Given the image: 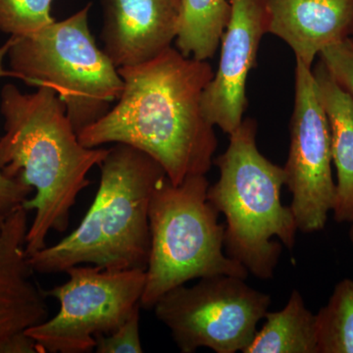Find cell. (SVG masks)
Segmentation results:
<instances>
[{"mask_svg":"<svg viewBox=\"0 0 353 353\" xmlns=\"http://www.w3.org/2000/svg\"><path fill=\"white\" fill-rule=\"evenodd\" d=\"M90 8L30 36L10 37L7 53L14 78L57 92L78 134L110 110L124 85L90 32Z\"/></svg>","mask_w":353,"mask_h":353,"instance_id":"obj_6","label":"cell"},{"mask_svg":"<svg viewBox=\"0 0 353 353\" xmlns=\"http://www.w3.org/2000/svg\"><path fill=\"white\" fill-rule=\"evenodd\" d=\"M11 39H9L0 46V78L14 77L12 72L4 67ZM32 192L34 189L31 185L17 179L8 178L0 171V230L4 220L23 205Z\"/></svg>","mask_w":353,"mask_h":353,"instance_id":"obj_19","label":"cell"},{"mask_svg":"<svg viewBox=\"0 0 353 353\" xmlns=\"http://www.w3.org/2000/svg\"><path fill=\"white\" fill-rule=\"evenodd\" d=\"M0 171L31 185L36 194L23 206L34 210L28 230V256L46 246L50 231H66L77 199L90 185L88 173L108 157V148H85L54 90L39 87L25 94L12 83L1 90Z\"/></svg>","mask_w":353,"mask_h":353,"instance_id":"obj_2","label":"cell"},{"mask_svg":"<svg viewBox=\"0 0 353 353\" xmlns=\"http://www.w3.org/2000/svg\"><path fill=\"white\" fill-rule=\"evenodd\" d=\"M28 212L20 206L0 230V353H43L27 334L50 317L48 296L32 279L26 252Z\"/></svg>","mask_w":353,"mask_h":353,"instance_id":"obj_11","label":"cell"},{"mask_svg":"<svg viewBox=\"0 0 353 353\" xmlns=\"http://www.w3.org/2000/svg\"><path fill=\"white\" fill-rule=\"evenodd\" d=\"M319 59L334 80L353 99V39H343L322 50Z\"/></svg>","mask_w":353,"mask_h":353,"instance_id":"obj_21","label":"cell"},{"mask_svg":"<svg viewBox=\"0 0 353 353\" xmlns=\"http://www.w3.org/2000/svg\"><path fill=\"white\" fill-rule=\"evenodd\" d=\"M318 353H353V280L334 288L328 303L316 314Z\"/></svg>","mask_w":353,"mask_h":353,"instance_id":"obj_17","label":"cell"},{"mask_svg":"<svg viewBox=\"0 0 353 353\" xmlns=\"http://www.w3.org/2000/svg\"><path fill=\"white\" fill-rule=\"evenodd\" d=\"M331 132L318 95L312 69L296 60L294 108L290 125V150L284 167L292 196L297 229L322 231L336 201L332 174Z\"/></svg>","mask_w":353,"mask_h":353,"instance_id":"obj_9","label":"cell"},{"mask_svg":"<svg viewBox=\"0 0 353 353\" xmlns=\"http://www.w3.org/2000/svg\"><path fill=\"white\" fill-rule=\"evenodd\" d=\"M229 3L231 13L221 38L219 65L201 99L206 120L228 134L243 122L248 106L246 81L256 64L261 39L268 34L264 0Z\"/></svg>","mask_w":353,"mask_h":353,"instance_id":"obj_10","label":"cell"},{"mask_svg":"<svg viewBox=\"0 0 353 353\" xmlns=\"http://www.w3.org/2000/svg\"><path fill=\"white\" fill-rule=\"evenodd\" d=\"M205 175L174 185L165 176L150 204V252L141 308L152 310L167 292L194 279L248 278L243 265L225 252V224L208 201Z\"/></svg>","mask_w":353,"mask_h":353,"instance_id":"obj_5","label":"cell"},{"mask_svg":"<svg viewBox=\"0 0 353 353\" xmlns=\"http://www.w3.org/2000/svg\"><path fill=\"white\" fill-rule=\"evenodd\" d=\"M255 120H243L230 134L226 152L214 160L219 180L209 185L208 201L225 216V252L255 277L268 280L283 245L296 243V218L283 205L284 168L274 164L256 145Z\"/></svg>","mask_w":353,"mask_h":353,"instance_id":"obj_4","label":"cell"},{"mask_svg":"<svg viewBox=\"0 0 353 353\" xmlns=\"http://www.w3.org/2000/svg\"><path fill=\"white\" fill-rule=\"evenodd\" d=\"M65 273L66 283L46 290L59 303L57 314L27 331L43 353L92 352L97 336L112 333L141 307L145 270L77 265Z\"/></svg>","mask_w":353,"mask_h":353,"instance_id":"obj_8","label":"cell"},{"mask_svg":"<svg viewBox=\"0 0 353 353\" xmlns=\"http://www.w3.org/2000/svg\"><path fill=\"white\" fill-rule=\"evenodd\" d=\"M99 168V190L82 222L57 245L29 256L32 270L65 273L85 263L106 270L146 271L150 201L166 173L150 155L124 143H114Z\"/></svg>","mask_w":353,"mask_h":353,"instance_id":"obj_3","label":"cell"},{"mask_svg":"<svg viewBox=\"0 0 353 353\" xmlns=\"http://www.w3.org/2000/svg\"><path fill=\"white\" fill-rule=\"evenodd\" d=\"M319 95L331 132L332 160L336 170V222L353 223V99L334 80L321 60L312 67Z\"/></svg>","mask_w":353,"mask_h":353,"instance_id":"obj_14","label":"cell"},{"mask_svg":"<svg viewBox=\"0 0 353 353\" xmlns=\"http://www.w3.org/2000/svg\"><path fill=\"white\" fill-rule=\"evenodd\" d=\"M53 0H0V32L25 37L54 22L50 9Z\"/></svg>","mask_w":353,"mask_h":353,"instance_id":"obj_18","label":"cell"},{"mask_svg":"<svg viewBox=\"0 0 353 353\" xmlns=\"http://www.w3.org/2000/svg\"><path fill=\"white\" fill-rule=\"evenodd\" d=\"M267 32L285 41L312 69L330 46L353 34V0H264Z\"/></svg>","mask_w":353,"mask_h":353,"instance_id":"obj_13","label":"cell"},{"mask_svg":"<svg viewBox=\"0 0 353 353\" xmlns=\"http://www.w3.org/2000/svg\"><path fill=\"white\" fill-rule=\"evenodd\" d=\"M270 304V296L253 289L245 279L217 275L199 279L192 287L171 290L152 310L170 330L181 352L206 347L236 353L252 343Z\"/></svg>","mask_w":353,"mask_h":353,"instance_id":"obj_7","label":"cell"},{"mask_svg":"<svg viewBox=\"0 0 353 353\" xmlns=\"http://www.w3.org/2000/svg\"><path fill=\"white\" fill-rule=\"evenodd\" d=\"M264 318L263 327L243 353H318L316 315L299 290H292L284 308L268 311Z\"/></svg>","mask_w":353,"mask_h":353,"instance_id":"obj_15","label":"cell"},{"mask_svg":"<svg viewBox=\"0 0 353 353\" xmlns=\"http://www.w3.org/2000/svg\"><path fill=\"white\" fill-rule=\"evenodd\" d=\"M176 15V50L201 61L214 57L229 21V0H172Z\"/></svg>","mask_w":353,"mask_h":353,"instance_id":"obj_16","label":"cell"},{"mask_svg":"<svg viewBox=\"0 0 353 353\" xmlns=\"http://www.w3.org/2000/svg\"><path fill=\"white\" fill-rule=\"evenodd\" d=\"M123 90L115 105L78 134L85 148L124 143L153 158L174 185L206 175L217 148L214 126L202 112L212 80L208 61L169 48L145 63L118 69Z\"/></svg>","mask_w":353,"mask_h":353,"instance_id":"obj_1","label":"cell"},{"mask_svg":"<svg viewBox=\"0 0 353 353\" xmlns=\"http://www.w3.org/2000/svg\"><path fill=\"white\" fill-rule=\"evenodd\" d=\"M350 240L352 241L353 245V223H352V226H350Z\"/></svg>","mask_w":353,"mask_h":353,"instance_id":"obj_22","label":"cell"},{"mask_svg":"<svg viewBox=\"0 0 353 353\" xmlns=\"http://www.w3.org/2000/svg\"><path fill=\"white\" fill-rule=\"evenodd\" d=\"M103 51L118 69L145 63L176 37L172 0H103Z\"/></svg>","mask_w":353,"mask_h":353,"instance_id":"obj_12","label":"cell"},{"mask_svg":"<svg viewBox=\"0 0 353 353\" xmlns=\"http://www.w3.org/2000/svg\"><path fill=\"white\" fill-rule=\"evenodd\" d=\"M138 307L122 325L108 334H99L95 338L97 353H143L139 336V311Z\"/></svg>","mask_w":353,"mask_h":353,"instance_id":"obj_20","label":"cell"}]
</instances>
